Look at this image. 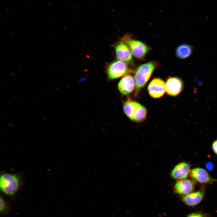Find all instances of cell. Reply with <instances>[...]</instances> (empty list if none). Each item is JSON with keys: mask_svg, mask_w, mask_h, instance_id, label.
Wrapping results in <instances>:
<instances>
[{"mask_svg": "<svg viewBox=\"0 0 217 217\" xmlns=\"http://www.w3.org/2000/svg\"><path fill=\"white\" fill-rule=\"evenodd\" d=\"M21 183V178L16 174L4 173L0 176L1 191L10 197L15 195L20 188Z\"/></svg>", "mask_w": 217, "mask_h": 217, "instance_id": "obj_1", "label": "cell"}, {"mask_svg": "<svg viewBox=\"0 0 217 217\" xmlns=\"http://www.w3.org/2000/svg\"><path fill=\"white\" fill-rule=\"evenodd\" d=\"M154 62L151 61L143 64L137 69L135 75L136 93L146 83L156 68Z\"/></svg>", "mask_w": 217, "mask_h": 217, "instance_id": "obj_2", "label": "cell"}, {"mask_svg": "<svg viewBox=\"0 0 217 217\" xmlns=\"http://www.w3.org/2000/svg\"><path fill=\"white\" fill-rule=\"evenodd\" d=\"M124 42L129 47L132 55L139 59L144 58L150 49L149 47L140 41L128 39Z\"/></svg>", "mask_w": 217, "mask_h": 217, "instance_id": "obj_3", "label": "cell"}, {"mask_svg": "<svg viewBox=\"0 0 217 217\" xmlns=\"http://www.w3.org/2000/svg\"><path fill=\"white\" fill-rule=\"evenodd\" d=\"M125 63L118 60L111 63L107 70L108 77L112 79H115L125 74L128 71V68Z\"/></svg>", "mask_w": 217, "mask_h": 217, "instance_id": "obj_4", "label": "cell"}, {"mask_svg": "<svg viewBox=\"0 0 217 217\" xmlns=\"http://www.w3.org/2000/svg\"><path fill=\"white\" fill-rule=\"evenodd\" d=\"M148 90L150 95L154 98L162 96L165 91V83L159 78L153 79L148 86Z\"/></svg>", "mask_w": 217, "mask_h": 217, "instance_id": "obj_5", "label": "cell"}, {"mask_svg": "<svg viewBox=\"0 0 217 217\" xmlns=\"http://www.w3.org/2000/svg\"><path fill=\"white\" fill-rule=\"evenodd\" d=\"M165 91L167 94L172 96H176L180 93L183 88L182 80L176 77H171L165 83Z\"/></svg>", "mask_w": 217, "mask_h": 217, "instance_id": "obj_6", "label": "cell"}, {"mask_svg": "<svg viewBox=\"0 0 217 217\" xmlns=\"http://www.w3.org/2000/svg\"><path fill=\"white\" fill-rule=\"evenodd\" d=\"M190 171V165L185 162H182L174 167L171 174L173 178L180 180L186 179Z\"/></svg>", "mask_w": 217, "mask_h": 217, "instance_id": "obj_7", "label": "cell"}, {"mask_svg": "<svg viewBox=\"0 0 217 217\" xmlns=\"http://www.w3.org/2000/svg\"><path fill=\"white\" fill-rule=\"evenodd\" d=\"M190 174L193 180L200 183H211L215 181L206 171L202 168L197 167L193 168L191 171Z\"/></svg>", "mask_w": 217, "mask_h": 217, "instance_id": "obj_8", "label": "cell"}, {"mask_svg": "<svg viewBox=\"0 0 217 217\" xmlns=\"http://www.w3.org/2000/svg\"><path fill=\"white\" fill-rule=\"evenodd\" d=\"M115 54L117 58L125 62H130L132 61V54L127 45L122 42L115 47Z\"/></svg>", "mask_w": 217, "mask_h": 217, "instance_id": "obj_9", "label": "cell"}, {"mask_svg": "<svg viewBox=\"0 0 217 217\" xmlns=\"http://www.w3.org/2000/svg\"><path fill=\"white\" fill-rule=\"evenodd\" d=\"M133 76L131 74L125 75L120 81L118 87L119 91L124 95H127L131 93L134 89L135 85Z\"/></svg>", "mask_w": 217, "mask_h": 217, "instance_id": "obj_10", "label": "cell"}, {"mask_svg": "<svg viewBox=\"0 0 217 217\" xmlns=\"http://www.w3.org/2000/svg\"><path fill=\"white\" fill-rule=\"evenodd\" d=\"M194 183L193 181L185 179L177 182L174 188L177 193L185 195L191 193L194 190Z\"/></svg>", "mask_w": 217, "mask_h": 217, "instance_id": "obj_11", "label": "cell"}, {"mask_svg": "<svg viewBox=\"0 0 217 217\" xmlns=\"http://www.w3.org/2000/svg\"><path fill=\"white\" fill-rule=\"evenodd\" d=\"M204 195L203 191L200 190L185 195L183 197L182 200L186 204L190 206H194L200 203Z\"/></svg>", "mask_w": 217, "mask_h": 217, "instance_id": "obj_12", "label": "cell"}, {"mask_svg": "<svg viewBox=\"0 0 217 217\" xmlns=\"http://www.w3.org/2000/svg\"><path fill=\"white\" fill-rule=\"evenodd\" d=\"M140 105L136 102L128 100L123 105L124 112L126 116L132 120L135 112Z\"/></svg>", "mask_w": 217, "mask_h": 217, "instance_id": "obj_13", "label": "cell"}, {"mask_svg": "<svg viewBox=\"0 0 217 217\" xmlns=\"http://www.w3.org/2000/svg\"><path fill=\"white\" fill-rule=\"evenodd\" d=\"M193 48L187 44H182L179 46L175 51L176 56L180 59H185L189 57L192 53Z\"/></svg>", "mask_w": 217, "mask_h": 217, "instance_id": "obj_14", "label": "cell"}, {"mask_svg": "<svg viewBox=\"0 0 217 217\" xmlns=\"http://www.w3.org/2000/svg\"><path fill=\"white\" fill-rule=\"evenodd\" d=\"M146 115V108L141 104L135 112L132 120L137 122L142 121L145 119Z\"/></svg>", "mask_w": 217, "mask_h": 217, "instance_id": "obj_15", "label": "cell"}, {"mask_svg": "<svg viewBox=\"0 0 217 217\" xmlns=\"http://www.w3.org/2000/svg\"><path fill=\"white\" fill-rule=\"evenodd\" d=\"M9 207L7 203L1 196L0 197V209L1 213L4 214L6 213L9 210Z\"/></svg>", "mask_w": 217, "mask_h": 217, "instance_id": "obj_16", "label": "cell"}, {"mask_svg": "<svg viewBox=\"0 0 217 217\" xmlns=\"http://www.w3.org/2000/svg\"><path fill=\"white\" fill-rule=\"evenodd\" d=\"M212 148L214 153L217 155V140L214 141L212 145Z\"/></svg>", "mask_w": 217, "mask_h": 217, "instance_id": "obj_17", "label": "cell"}, {"mask_svg": "<svg viewBox=\"0 0 217 217\" xmlns=\"http://www.w3.org/2000/svg\"><path fill=\"white\" fill-rule=\"evenodd\" d=\"M187 217H204L201 214L199 213H193L188 215Z\"/></svg>", "mask_w": 217, "mask_h": 217, "instance_id": "obj_18", "label": "cell"}, {"mask_svg": "<svg viewBox=\"0 0 217 217\" xmlns=\"http://www.w3.org/2000/svg\"><path fill=\"white\" fill-rule=\"evenodd\" d=\"M206 167L208 171H211L213 168L214 166L212 162H209L206 163Z\"/></svg>", "mask_w": 217, "mask_h": 217, "instance_id": "obj_19", "label": "cell"}]
</instances>
